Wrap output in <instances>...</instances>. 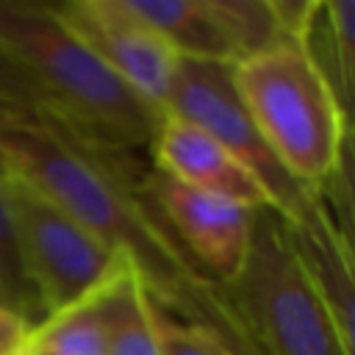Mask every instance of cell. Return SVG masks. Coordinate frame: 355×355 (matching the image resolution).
Here are the masks:
<instances>
[{
    "mask_svg": "<svg viewBox=\"0 0 355 355\" xmlns=\"http://www.w3.org/2000/svg\"><path fill=\"white\" fill-rule=\"evenodd\" d=\"M186 322H200L205 324L214 338L225 347L227 355H261V349L255 347V341L247 336V330L239 324V319L233 316V311L225 305V300L219 297V288L214 280H202L191 297V311Z\"/></svg>",
    "mask_w": 355,
    "mask_h": 355,
    "instance_id": "obj_13",
    "label": "cell"
},
{
    "mask_svg": "<svg viewBox=\"0 0 355 355\" xmlns=\"http://www.w3.org/2000/svg\"><path fill=\"white\" fill-rule=\"evenodd\" d=\"M0 305H6V308H8V302H6V297H3V291H0Z\"/></svg>",
    "mask_w": 355,
    "mask_h": 355,
    "instance_id": "obj_18",
    "label": "cell"
},
{
    "mask_svg": "<svg viewBox=\"0 0 355 355\" xmlns=\"http://www.w3.org/2000/svg\"><path fill=\"white\" fill-rule=\"evenodd\" d=\"M0 164L128 258L161 311L189 319L191 297L208 277L144 202L122 153L92 144L42 108L0 105Z\"/></svg>",
    "mask_w": 355,
    "mask_h": 355,
    "instance_id": "obj_1",
    "label": "cell"
},
{
    "mask_svg": "<svg viewBox=\"0 0 355 355\" xmlns=\"http://www.w3.org/2000/svg\"><path fill=\"white\" fill-rule=\"evenodd\" d=\"M31 324H33V322L25 319L22 313H17V311L0 305V355L17 352Z\"/></svg>",
    "mask_w": 355,
    "mask_h": 355,
    "instance_id": "obj_17",
    "label": "cell"
},
{
    "mask_svg": "<svg viewBox=\"0 0 355 355\" xmlns=\"http://www.w3.org/2000/svg\"><path fill=\"white\" fill-rule=\"evenodd\" d=\"M216 288L261 355H349L277 211L255 208L244 266Z\"/></svg>",
    "mask_w": 355,
    "mask_h": 355,
    "instance_id": "obj_4",
    "label": "cell"
},
{
    "mask_svg": "<svg viewBox=\"0 0 355 355\" xmlns=\"http://www.w3.org/2000/svg\"><path fill=\"white\" fill-rule=\"evenodd\" d=\"M111 280V277H108ZM105 280V283H108ZM103 286L78 302L33 322L19 344L22 355H105Z\"/></svg>",
    "mask_w": 355,
    "mask_h": 355,
    "instance_id": "obj_12",
    "label": "cell"
},
{
    "mask_svg": "<svg viewBox=\"0 0 355 355\" xmlns=\"http://www.w3.org/2000/svg\"><path fill=\"white\" fill-rule=\"evenodd\" d=\"M150 144L158 172L191 189L236 200L247 208H272L261 180L200 128L175 116H164Z\"/></svg>",
    "mask_w": 355,
    "mask_h": 355,
    "instance_id": "obj_9",
    "label": "cell"
},
{
    "mask_svg": "<svg viewBox=\"0 0 355 355\" xmlns=\"http://www.w3.org/2000/svg\"><path fill=\"white\" fill-rule=\"evenodd\" d=\"M233 86L277 164L322 200L330 180L352 166V119L300 42L283 39L241 58Z\"/></svg>",
    "mask_w": 355,
    "mask_h": 355,
    "instance_id": "obj_3",
    "label": "cell"
},
{
    "mask_svg": "<svg viewBox=\"0 0 355 355\" xmlns=\"http://www.w3.org/2000/svg\"><path fill=\"white\" fill-rule=\"evenodd\" d=\"M53 8L61 22L161 119L180 55L128 14L122 0H64Z\"/></svg>",
    "mask_w": 355,
    "mask_h": 355,
    "instance_id": "obj_8",
    "label": "cell"
},
{
    "mask_svg": "<svg viewBox=\"0 0 355 355\" xmlns=\"http://www.w3.org/2000/svg\"><path fill=\"white\" fill-rule=\"evenodd\" d=\"M139 191L202 277L219 286L236 280L247 258L255 208L191 189L158 169L139 180Z\"/></svg>",
    "mask_w": 355,
    "mask_h": 355,
    "instance_id": "obj_7",
    "label": "cell"
},
{
    "mask_svg": "<svg viewBox=\"0 0 355 355\" xmlns=\"http://www.w3.org/2000/svg\"><path fill=\"white\" fill-rule=\"evenodd\" d=\"M8 355H22V352H19V349H17V352H8Z\"/></svg>",
    "mask_w": 355,
    "mask_h": 355,
    "instance_id": "obj_19",
    "label": "cell"
},
{
    "mask_svg": "<svg viewBox=\"0 0 355 355\" xmlns=\"http://www.w3.org/2000/svg\"><path fill=\"white\" fill-rule=\"evenodd\" d=\"M153 297L130 261H125L103 288L105 355H161Z\"/></svg>",
    "mask_w": 355,
    "mask_h": 355,
    "instance_id": "obj_11",
    "label": "cell"
},
{
    "mask_svg": "<svg viewBox=\"0 0 355 355\" xmlns=\"http://www.w3.org/2000/svg\"><path fill=\"white\" fill-rule=\"evenodd\" d=\"M153 316H155L161 355H227L225 347L214 338V333L205 324L178 319V316L161 311L158 305L153 308Z\"/></svg>",
    "mask_w": 355,
    "mask_h": 355,
    "instance_id": "obj_15",
    "label": "cell"
},
{
    "mask_svg": "<svg viewBox=\"0 0 355 355\" xmlns=\"http://www.w3.org/2000/svg\"><path fill=\"white\" fill-rule=\"evenodd\" d=\"M3 194L22 272L36 308L44 316L86 297L128 261L8 169L3 178Z\"/></svg>",
    "mask_w": 355,
    "mask_h": 355,
    "instance_id": "obj_6",
    "label": "cell"
},
{
    "mask_svg": "<svg viewBox=\"0 0 355 355\" xmlns=\"http://www.w3.org/2000/svg\"><path fill=\"white\" fill-rule=\"evenodd\" d=\"M164 116L183 119L219 141L239 164H244L261 180L272 200V211H277L288 225L305 227L330 219L324 202L316 194L305 191L277 164L263 136L252 125L233 86V64L178 58Z\"/></svg>",
    "mask_w": 355,
    "mask_h": 355,
    "instance_id": "obj_5",
    "label": "cell"
},
{
    "mask_svg": "<svg viewBox=\"0 0 355 355\" xmlns=\"http://www.w3.org/2000/svg\"><path fill=\"white\" fill-rule=\"evenodd\" d=\"M3 178H6V169L0 164V291H3L11 311L31 319V313L39 308H36L33 291H31L28 277L22 272V263H19V252H17V241H14V230H11V216H8V205H6V194H3Z\"/></svg>",
    "mask_w": 355,
    "mask_h": 355,
    "instance_id": "obj_14",
    "label": "cell"
},
{
    "mask_svg": "<svg viewBox=\"0 0 355 355\" xmlns=\"http://www.w3.org/2000/svg\"><path fill=\"white\" fill-rule=\"evenodd\" d=\"M0 105L47 111V100L36 86V80L22 67H17L6 53H0Z\"/></svg>",
    "mask_w": 355,
    "mask_h": 355,
    "instance_id": "obj_16",
    "label": "cell"
},
{
    "mask_svg": "<svg viewBox=\"0 0 355 355\" xmlns=\"http://www.w3.org/2000/svg\"><path fill=\"white\" fill-rule=\"evenodd\" d=\"M122 6L180 58L219 64L239 61L216 0H122Z\"/></svg>",
    "mask_w": 355,
    "mask_h": 355,
    "instance_id": "obj_10",
    "label": "cell"
},
{
    "mask_svg": "<svg viewBox=\"0 0 355 355\" xmlns=\"http://www.w3.org/2000/svg\"><path fill=\"white\" fill-rule=\"evenodd\" d=\"M0 53L22 67L47 100V114L114 153L150 144L155 111L136 97L55 14L50 3L0 0Z\"/></svg>",
    "mask_w": 355,
    "mask_h": 355,
    "instance_id": "obj_2",
    "label": "cell"
}]
</instances>
